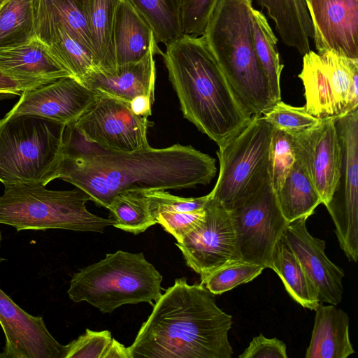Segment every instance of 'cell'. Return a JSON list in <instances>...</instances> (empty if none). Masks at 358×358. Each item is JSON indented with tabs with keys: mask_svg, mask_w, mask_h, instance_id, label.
Instances as JSON below:
<instances>
[{
	"mask_svg": "<svg viewBox=\"0 0 358 358\" xmlns=\"http://www.w3.org/2000/svg\"><path fill=\"white\" fill-rule=\"evenodd\" d=\"M216 172L215 159L191 145L108 150L85 141L69 124L64 131L57 178L82 189L90 201L107 208L120 193L208 185Z\"/></svg>",
	"mask_w": 358,
	"mask_h": 358,
	"instance_id": "cell-1",
	"label": "cell"
},
{
	"mask_svg": "<svg viewBox=\"0 0 358 358\" xmlns=\"http://www.w3.org/2000/svg\"><path fill=\"white\" fill-rule=\"evenodd\" d=\"M231 324L203 285L178 278L155 301L128 349L131 358H231Z\"/></svg>",
	"mask_w": 358,
	"mask_h": 358,
	"instance_id": "cell-2",
	"label": "cell"
},
{
	"mask_svg": "<svg viewBox=\"0 0 358 358\" xmlns=\"http://www.w3.org/2000/svg\"><path fill=\"white\" fill-rule=\"evenodd\" d=\"M162 57L183 116L218 146L252 115L242 105L203 36L183 34Z\"/></svg>",
	"mask_w": 358,
	"mask_h": 358,
	"instance_id": "cell-3",
	"label": "cell"
},
{
	"mask_svg": "<svg viewBox=\"0 0 358 358\" xmlns=\"http://www.w3.org/2000/svg\"><path fill=\"white\" fill-rule=\"evenodd\" d=\"M252 0H219L203 35L235 94L252 115L274 104L253 41Z\"/></svg>",
	"mask_w": 358,
	"mask_h": 358,
	"instance_id": "cell-4",
	"label": "cell"
},
{
	"mask_svg": "<svg viewBox=\"0 0 358 358\" xmlns=\"http://www.w3.org/2000/svg\"><path fill=\"white\" fill-rule=\"evenodd\" d=\"M162 280L143 252L117 250L75 273L67 293L76 303L86 301L111 313L125 304L156 301L162 294Z\"/></svg>",
	"mask_w": 358,
	"mask_h": 358,
	"instance_id": "cell-5",
	"label": "cell"
},
{
	"mask_svg": "<svg viewBox=\"0 0 358 358\" xmlns=\"http://www.w3.org/2000/svg\"><path fill=\"white\" fill-rule=\"evenodd\" d=\"M0 196V224L17 231L67 229L103 233L113 226V219L90 213L86 203L90 196L76 187L50 190L38 183L4 185Z\"/></svg>",
	"mask_w": 358,
	"mask_h": 358,
	"instance_id": "cell-6",
	"label": "cell"
},
{
	"mask_svg": "<svg viewBox=\"0 0 358 358\" xmlns=\"http://www.w3.org/2000/svg\"><path fill=\"white\" fill-rule=\"evenodd\" d=\"M65 126L31 115L0 120V182L38 183L57 178Z\"/></svg>",
	"mask_w": 358,
	"mask_h": 358,
	"instance_id": "cell-7",
	"label": "cell"
},
{
	"mask_svg": "<svg viewBox=\"0 0 358 358\" xmlns=\"http://www.w3.org/2000/svg\"><path fill=\"white\" fill-rule=\"evenodd\" d=\"M273 128L262 115H252L231 138L219 145L220 171L209 197L224 206L254 190L269 176Z\"/></svg>",
	"mask_w": 358,
	"mask_h": 358,
	"instance_id": "cell-8",
	"label": "cell"
},
{
	"mask_svg": "<svg viewBox=\"0 0 358 358\" xmlns=\"http://www.w3.org/2000/svg\"><path fill=\"white\" fill-rule=\"evenodd\" d=\"M226 208L242 260L269 268L275 245L289 223L282 213L269 176Z\"/></svg>",
	"mask_w": 358,
	"mask_h": 358,
	"instance_id": "cell-9",
	"label": "cell"
},
{
	"mask_svg": "<svg viewBox=\"0 0 358 358\" xmlns=\"http://www.w3.org/2000/svg\"><path fill=\"white\" fill-rule=\"evenodd\" d=\"M341 147V166L334 194L325 206L346 257L358 258V108L336 116Z\"/></svg>",
	"mask_w": 358,
	"mask_h": 358,
	"instance_id": "cell-10",
	"label": "cell"
},
{
	"mask_svg": "<svg viewBox=\"0 0 358 358\" xmlns=\"http://www.w3.org/2000/svg\"><path fill=\"white\" fill-rule=\"evenodd\" d=\"M97 94L92 105L71 124L77 133L104 150L133 152L150 148L148 118L134 115L128 101Z\"/></svg>",
	"mask_w": 358,
	"mask_h": 358,
	"instance_id": "cell-11",
	"label": "cell"
},
{
	"mask_svg": "<svg viewBox=\"0 0 358 358\" xmlns=\"http://www.w3.org/2000/svg\"><path fill=\"white\" fill-rule=\"evenodd\" d=\"M204 209V220L176 243L186 264L201 280L221 266L243 261L227 208L209 197Z\"/></svg>",
	"mask_w": 358,
	"mask_h": 358,
	"instance_id": "cell-12",
	"label": "cell"
},
{
	"mask_svg": "<svg viewBox=\"0 0 358 358\" xmlns=\"http://www.w3.org/2000/svg\"><path fill=\"white\" fill-rule=\"evenodd\" d=\"M335 117L323 118L318 125L290 135L296 159L306 169L324 206L335 191L341 166V147Z\"/></svg>",
	"mask_w": 358,
	"mask_h": 358,
	"instance_id": "cell-13",
	"label": "cell"
},
{
	"mask_svg": "<svg viewBox=\"0 0 358 358\" xmlns=\"http://www.w3.org/2000/svg\"><path fill=\"white\" fill-rule=\"evenodd\" d=\"M97 96L74 78L63 77L22 92L19 101L5 116L36 115L66 127L73 124Z\"/></svg>",
	"mask_w": 358,
	"mask_h": 358,
	"instance_id": "cell-14",
	"label": "cell"
},
{
	"mask_svg": "<svg viewBox=\"0 0 358 358\" xmlns=\"http://www.w3.org/2000/svg\"><path fill=\"white\" fill-rule=\"evenodd\" d=\"M0 325L6 345L1 358H64V345L47 329L41 316L24 311L0 288Z\"/></svg>",
	"mask_w": 358,
	"mask_h": 358,
	"instance_id": "cell-15",
	"label": "cell"
},
{
	"mask_svg": "<svg viewBox=\"0 0 358 358\" xmlns=\"http://www.w3.org/2000/svg\"><path fill=\"white\" fill-rule=\"evenodd\" d=\"M317 54L358 59V0H306Z\"/></svg>",
	"mask_w": 358,
	"mask_h": 358,
	"instance_id": "cell-16",
	"label": "cell"
},
{
	"mask_svg": "<svg viewBox=\"0 0 358 358\" xmlns=\"http://www.w3.org/2000/svg\"><path fill=\"white\" fill-rule=\"evenodd\" d=\"M307 219L289 222L283 236L314 285L319 303L336 306L343 298L344 271L327 256L325 241L309 233Z\"/></svg>",
	"mask_w": 358,
	"mask_h": 358,
	"instance_id": "cell-17",
	"label": "cell"
},
{
	"mask_svg": "<svg viewBox=\"0 0 358 358\" xmlns=\"http://www.w3.org/2000/svg\"><path fill=\"white\" fill-rule=\"evenodd\" d=\"M162 54L154 37L148 51L138 61L118 66L110 74L98 70L93 71L81 83L96 93L128 102L138 95H148L155 99L154 57Z\"/></svg>",
	"mask_w": 358,
	"mask_h": 358,
	"instance_id": "cell-18",
	"label": "cell"
},
{
	"mask_svg": "<svg viewBox=\"0 0 358 358\" xmlns=\"http://www.w3.org/2000/svg\"><path fill=\"white\" fill-rule=\"evenodd\" d=\"M0 71L24 91L71 76L52 56L47 44L36 36L17 46L0 48Z\"/></svg>",
	"mask_w": 358,
	"mask_h": 358,
	"instance_id": "cell-19",
	"label": "cell"
},
{
	"mask_svg": "<svg viewBox=\"0 0 358 358\" xmlns=\"http://www.w3.org/2000/svg\"><path fill=\"white\" fill-rule=\"evenodd\" d=\"M306 358H346L355 353L349 337V317L335 305L320 303Z\"/></svg>",
	"mask_w": 358,
	"mask_h": 358,
	"instance_id": "cell-20",
	"label": "cell"
},
{
	"mask_svg": "<svg viewBox=\"0 0 358 358\" xmlns=\"http://www.w3.org/2000/svg\"><path fill=\"white\" fill-rule=\"evenodd\" d=\"M153 31L129 0H120L115 19L113 42L117 67L141 59L148 51Z\"/></svg>",
	"mask_w": 358,
	"mask_h": 358,
	"instance_id": "cell-21",
	"label": "cell"
},
{
	"mask_svg": "<svg viewBox=\"0 0 358 358\" xmlns=\"http://www.w3.org/2000/svg\"><path fill=\"white\" fill-rule=\"evenodd\" d=\"M120 0H84L93 54L98 71L113 73L117 69L113 29Z\"/></svg>",
	"mask_w": 358,
	"mask_h": 358,
	"instance_id": "cell-22",
	"label": "cell"
},
{
	"mask_svg": "<svg viewBox=\"0 0 358 358\" xmlns=\"http://www.w3.org/2000/svg\"><path fill=\"white\" fill-rule=\"evenodd\" d=\"M267 10L285 45L301 55L310 50L313 28L306 0H257Z\"/></svg>",
	"mask_w": 358,
	"mask_h": 358,
	"instance_id": "cell-23",
	"label": "cell"
},
{
	"mask_svg": "<svg viewBox=\"0 0 358 358\" xmlns=\"http://www.w3.org/2000/svg\"><path fill=\"white\" fill-rule=\"evenodd\" d=\"M55 59L77 80L97 71L92 53L64 26L55 24L36 34Z\"/></svg>",
	"mask_w": 358,
	"mask_h": 358,
	"instance_id": "cell-24",
	"label": "cell"
},
{
	"mask_svg": "<svg viewBox=\"0 0 358 358\" xmlns=\"http://www.w3.org/2000/svg\"><path fill=\"white\" fill-rule=\"evenodd\" d=\"M269 268L278 274L295 301L310 310L317 308L316 289L283 235L275 245Z\"/></svg>",
	"mask_w": 358,
	"mask_h": 358,
	"instance_id": "cell-25",
	"label": "cell"
},
{
	"mask_svg": "<svg viewBox=\"0 0 358 358\" xmlns=\"http://www.w3.org/2000/svg\"><path fill=\"white\" fill-rule=\"evenodd\" d=\"M303 56L298 76L304 87L306 110L319 119L338 116L331 80L321 57L312 50Z\"/></svg>",
	"mask_w": 358,
	"mask_h": 358,
	"instance_id": "cell-26",
	"label": "cell"
},
{
	"mask_svg": "<svg viewBox=\"0 0 358 358\" xmlns=\"http://www.w3.org/2000/svg\"><path fill=\"white\" fill-rule=\"evenodd\" d=\"M275 194L282 213L288 222L301 217L308 218L322 203L306 169L297 159Z\"/></svg>",
	"mask_w": 358,
	"mask_h": 358,
	"instance_id": "cell-27",
	"label": "cell"
},
{
	"mask_svg": "<svg viewBox=\"0 0 358 358\" xmlns=\"http://www.w3.org/2000/svg\"><path fill=\"white\" fill-rule=\"evenodd\" d=\"M55 24L66 27L94 56L84 0H38L36 35Z\"/></svg>",
	"mask_w": 358,
	"mask_h": 358,
	"instance_id": "cell-28",
	"label": "cell"
},
{
	"mask_svg": "<svg viewBox=\"0 0 358 358\" xmlns=\"http://www.w3.org/2000/svg\"><path fill=\"white\" fill-rule=\"evenodd\" d=\"M38 0H5L0 8V48L26 43L36 35Z\"/></svg>",
	"mask_w": 358,
	"mask_h": 358,
	"instance_id": "cell-29",
	"label": "cell"
},
{
	"mask_svg": "<svg viewBox=\"0 0 358 358\" xmlns=\"http://www.w3.org/2000/svg\"><path fill=\"white\" fill-rule=\"evenodd\" d=\"M320 56L331 80L338 116L357 109L358 59L345 57L333 52H325Z\"/></svg>",
	"mask_w": 358,
	"mask_h": 358,
	"instance_id": "cell-30",
	"label": "cell"
},
{
	"mask_svg": "<svg viewBox=\"0 0 358 358\" xmlns=\"http://www.w3.org/2000/svg\"><path fill=\"white\" fill-rule=\"evenodd\" d=\"M252 24L255 52L275 103L281 101L280 76L284 67L277 48L278 38L265 16L254 8L252 9Z\"/></svg>",
	"mask_w": 358,
	"mask_h": 358,
	"instance_id": "cell-31",
	"label": "cell"
},
{
	"mask_svg": "<svg viewBox=\"0 0 358 358\" xmlns=\"http://www.w3.org/2000/svg\"><path fill=\"white\" fill-rule=\"evenodd\" d=\"M145 19L155 40L166 46L182 35L181 0H129Z\"/></svg>",
	"mask_w": 358,
	"mask_h": 358,
	"instance_id": "cell-32",
	"label": "cell"
},
{
	"mask_svg": "<svg viewBox=\"0 0 358 358\" xmlns=\"http://www.w3.org/2000/svg\"><path fill=\"white\" fill-rule=\"evenodd\" d=\"M107 209L113 226L135 235L157 224L146 191H129L117 194Z\"/></svg>",
	"mask_w": 358,
	"mask_h": 358,
	"instance_id": "cell-33",
	"label": "cell"
},
{
	"mask_svg": "<svg viewBox=\"0 0 358 358\" xmlns=\"http://www.w3.org/2000/svg\"><path fill=\"white\" fill-rule=\"evenodd\" d=\"M264 269L263 266L253 263L236 262L216 269L201 280V284L214 295L221 294L252 281Z\"/></svg>",
	"mask_w": 358,
	"mask_h": 358,
	"instance_id": "cell-34",
	"label": "cell"
},
{
	"mask_svg": "<svg viewBox=\"0 0 358 358\" xmlns=\"http://www.w3.org/2000/svg\"><path fill=\"white\" fill-rule=\"evenodd\" d=\"M262 116L274 129L289 135L311 129L322 120L309 114L304 106L295 107L282 101L275 103Z\"/></svg>",
	"mask_w": 358,
	"mask_h": 358,
	"instance_id": "cell-35",
	"label": "cell"
},
{
	"mask_svg": "<svg viewBox=\"0 0 358 358\" xmlns=\"http://www.w3.org/2000/svg\"><path fill=\"white\" fill-rule=\"evenodd\" d=\"M295 161L291 136L273 129L269 151L268 171L275 192L283 185Z\"/></svg>",
	"mask_w": 358,
	"mask_h": 358,
	"instance_id": "cell-36",
	"label": "cell"
},
{
	"mask_svg": "<svg viewBox=\"0 0 358 358\" xmlns=\"http://www.w3.org/2000/svg\"><path fill=\"white\" fill-rule=\"evenodd\" d=\"M117 341L108 330L85 332L64 345V358H112Z\"/></svg>",
	"mask_w": 358,
	"mask_h": 358,
	"instance_id": "cell-37",
	"label": "cell"
},
{
	"mask_svg": "<svg viewBox=\"0 0 358 358\" xmlns=\"http://www.w3.org/2000/svg\"><path fill=\"white\" fill-rule=\"evenodd\" d=\"M218 1L181 0V24L183 34L203 36Z\"/></svg>",
	"mask_w": 358,
	"mask_h": 358,
	"instance_id": "cell-38",
	"label": "cell"
},
{
	"mask_svg": "<svg viewBox=\"0 0 358 358\" xmlns=\"http://www.w3.org/2000/svg\"><path fill=\"white\" fill-rule=\"evenodd\" d=\"M152 212H192L201 210L208 200V194L200 197L185 198L171 194L166 190H147Z\"/></svg>",
	"mask_w": 358,
	"mask_h": 358,
	"instance_id": "cell-39",
	"label": "cell"
},
{
	"mask_svg": "<svg viewBox=\"0 0 358 358\" xmlns=\"http://www.w3.org/2000/svg\"><path fill=\"white\" fill-rule=\"evenodd\" d=\"M155 216L157 224L173 235L179 243L204 220L206 212L204 208L192 212L160 211Z\"/></svg>",
	"mask_w": 358,
	"mask_h": 358,
	"instance_id": "cell-40",
	"label": "cell"
},
{
	"mask_svg": "<svg viewBox=\"0 0 358 358\" xmlns=\"http://www.w3.org/2000/svg\"><path fill=\"white\" fill-rule=\"evenodd\" d=\"M239 358H287L285 343L277 338H268L264 335L254 337Z\"/></svg>",
	"mask_w": 358,
	"mask_h": 358,
	"instance_id": "cell-41",
	"label": "cell"
},
{
	"mask_svg": "<svg viewBox=\"0 0 358 358\" xmlns=\"http://www.w3.org/2000/svg\"><path fill=\"white\" fill-rule=\"evenodd\" d=\"M154 101L148 95H138L129 102V106L134 115L148 118L151 115V106Z\"/></svg>",
	"mask_w": 358,
	"mask_h": 358,
	"instance_id": "cell-42",
	"label": "cell"
},
{
	"mask_svg": "<svg viewBox=\"0 0 358 358\" xmlns=\"http://www.w3.org/2000/svg\"><path fill=\"white\" fill-rule=\"evenodd\" d=\"M24 91L21 85L0 71V92H10L20 96Z\"/></svg>",
	"mask_w": 358,
	"mask_h": 358,
	"instance_id": "cell-43",
	"label": "cell"
},
{
	"mask_svg": "<svg viewBox=\"0 0 358 358\" xmlns=\"http://www.w3.org/2000/svg\"><path fill=\"white\" fill-rule=\"evenodd\" d=\"M15 96L17 95L10 92H0V101L6 99H12Z\"/></svg>",
	"mask_w": 358,
	"mask_h": 358,
	"instance_id": "cell-44",
	"label": "cell"
},
{
	"mask_svg": "<svg viewBox=\"0 0 358 358\" xmlns=\"http://www.w3.org/2000/svg\"><path fill=\"white\" fill-rule=\"evenodd\" d=\"M1 233L0 231V247H1ZM3 261H5V259H3L2 257H0V264L3 262Z\"/></svg>",
	"mask_w": 358,
	"mask_h": 358,
	"instance_id": "cell-45",
	"label": "cell"
},
{
	"mask_svg": "<svg viewBox=\"0 0 358 358\" xmlns=\"http://www.w3.org/2000/svg\"><path fill=\"white\" fill-rule=\"evenodd\" d=\"M3 1L0 2V8H1V5H2V3H3Z\"/></svg>",
	"mask_w": 358,
	"mask_h": 358,
	"instance_id": "cell-46",
	"label": "cell"
},
{
	"mask_svg": "<svg viewBox=\"0 0 358 358\" xmlns=\"http://www.w3.org/2000/svg\"><path fill=\"white\" fill-rule=\"evenodd\" d=\"M3 1H5V0H0V2Z\"/></svg>",
	"mask_w": 358,
	"mask_h": 358,
	"instance_id": "cell-47",
	"label": "cell"
}]
</instances>
